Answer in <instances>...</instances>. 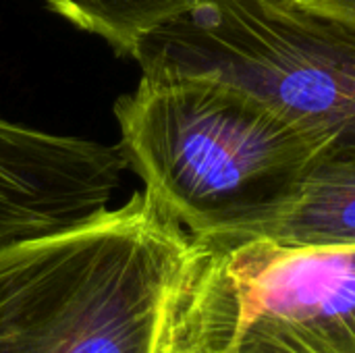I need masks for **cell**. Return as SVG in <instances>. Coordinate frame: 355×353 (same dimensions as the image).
Wrapping results in <instances>:
<instances>
[{"instance_id": "cell-6", "label": "cell", "mask_w": 355, "mask_h": 353, "mask_svg": "<svg viewBox=\"0 0 355 353\" xmlns=\"http://www.w3.org/2000/svg\"><path fill=\"white\" fill-rule=\"evenodd\" d=\"M231 237H266L289 246H355V162H318L283 212Z\"/></svg>"}, {"instance_id": "cell-8", "label": "cell", "mask_w": 355, "mask_h": 353, "mask_svg": "<svg viewBox=\"0 0 355 353\" xmlns=\"http://www.w3.org/2000/svg\"><path fill=\"white\" fill-rule=\"evenodd\" d=\"M306 6H312L316 10H322L327 15L345 19L355 25V0H297Z\"/></svg>"}, {"instance_id": "cell-2", "label": "cell", "mask_w": 355, "mask_h": 353, "mask_svg": "<svg viewBox=\"0 0 355 353\" xmlns=\"http://www.w3.org/2000/svg\"><path fill=\"white\" fill-rule=\"evenodd\" d=\"M119 150L191 237H231L275 218L322 144L266 100L202 75H141L114 104Z\"/></svg>"}, {"instance_id": "cell-4", "label": "cell", "mask_w": 355, "mask_h": 353, "mask_svg": "<svg viewBox=\"0 0 355 353\" xmlns=\"http://www.w3.org/2000/svg\"><path fill=\"white\" fill-rule=\"evenodd\" d=\"M193 241L171 353H355V246Z\"/></svg>"}, {"instance_id": "cell-7", "label": "cell", "mask_w": 355, "mask_h": 353, "mask_svg": "<svg viewBox=\"0 0 355 353\" xmlns=\"http://www.w3.org/2000/svg\"><path fill=\"white\" fill-rule=\"evenodd\" d=\"M193 0H46L77 27L100 35L119 54H135L141 40L191 6Z\"/></svg>"}, {"instance_id": "cell-1", "label": "cell", "mask_w": 355, "mask_h": 353, "mask_svg": "<svg viewBox=\"0 0 355 353\" xmlns=\"http://www.w3.org/2000/svg\"><path fill=\"white\" fill-rule=\"evenodd\" d=\"M196 241L146 189L0 246V353H171Z\"/></svg>"}, {"instance_id": "cell-5", "label": "cell", "mask_w": 355, "mask_h": 353, "mask_svg": "<svg viewBox=\"0 0 355 353\" xmlns=\"http://www.w3.org/2000/svg\"><path fill=\"white\" fill-rule=\"evenodd\" d=\"M127 160L119 146L0 117V246L60 231L108 208Z\"/></svg>"}, {"instance_id": "cell-3", "label": "cell", "mask_w": 355, "mask_h": 353, "mask_svg": "<svg viewBox=\"0 0 355 353\" xmlns=\"http://www.w3.org/2000/svg\"><path fill=\"white\" fill-rule=\"evenodd\" d=\"M141 75L229 81L355 162V25L297 0H193L137 46Z\"/></svg>"}]
</instances>
